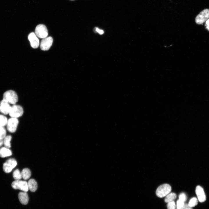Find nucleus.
Listing matches in <instances>:
<instances>
[{"mask_svg": "<svg viewBox=\"0 0 209 209\" xmlns=\"http://www.w3.org/2000/svg\"><path fill=\"white\" fill-rule=\"evenodd\" d=\"M23 112V109L21 106L14 105L11 106L9 114L11 118H17L21 116Z\"/></svg>", "mask_w": 209, "mask_h": 209, "instance_id": "6", "label": "nucleus"}, {"mask_svg": "<svg viewBox=\"0 0 209 209\" xmlns=\"http://www.w3.org/2000/svg\"><path fill=\"white\" fill-rule=\"evenodd\" d=\"M176 206L174 201L167 203V208L168 209H176Z\"/></svg>", "mask_w": 209, "mask_h": 209, "instance_id": "23", "label": "nucleus"}, {"mask_svg": "<svg viewBox=\"0 0 209 209\" xmlns=\"http://www.w3.org/2000/svg\"><path fill=\"white\" fill-rule=\"evenodd\" d=\"M18 198L20 203L23 205L27 204L29 201L28 195L26 192H20L18 194Z\"/></svg>", "mask_w": 209, "mask_h": 209, "instance_id": "13", "label": "nucleus"}, {"mask_svg": "<svg viewBox=\"0 0 209 209\" xmlns=\"http://www.w3.org/2000/svg\"><path fill=\"white\" fill-rule=\"evenodd\" d=\"M171 190V186L167 184H164L159 186L156 191V195L160 198L165 197L170 193Z\"/></svg>", "mask_w": 209, "mask_h": 209, "instance_id": "2", "label": "nucleus"}, {"mask_svg": "<svg viewBox=\"0 0 209 209\" xmlns=\"http://www.w3.org/2000/svg\"><path fill=\"white\" fill-rule=\"evenodd\" d=\"M21 173L22 178L24 180H27L29 179L31 174L30 171L28 168L23 169Z\"/></svg>", "mask_w": 209, "mask_h": 209, "instance_id": "16", "label": "nucleus"}, {"mask_svg": "<svg viewBox=\"0 0 209 209\" xmlns=\"http://www.w3.org/2000/svg\"><path fill=\"white\" fill-rule=\"evenodd\" d=\"M11 185L13 189L19 190L24 192H27L29 190L28 183L25 181L15 180L12 182Z\"/></svg>", "mask_w": 209, "mask_h": 209, "instance_id": "3", "label": "nucleus"}, {"mask_svg": "<svg viewBox=\"0 0 209 209\" xmlns=\"http://www.w3.org/2000/svg\"><path fill=\"white\" fill-rule=\"evenodd\" d=\"M17 163L14 158H10L4 163L3 166L4 171L6 173L10 172L17 165Z\"/></svg>", "mask_w": 209, "mask_h": 209, "instance_id": "5", "label": "nucleus"}, {"mask_svg": "<svg viewBox=\"0 0 209 209\" xmlns=\"http://www.w3.org/2000/svg\"><path fill=\"white\" fill-rule=\"evenodd\" d=\"M3 144V140L0 139V147Z\"/></svg>", "mask_w": 209, "mask_h": 209, "instance_id": "29", "label": "nucleus"}, {"mask_svg": "<svg viewBox=\"0 0 209 209\" xmlns=\"http://www.w3.org/2000/svg\"><path fill=\"white\" fill-rule=\"evenodd\" d=\"M181 209H192V207L190 206L188 204L184 203Z\"/></svg>", "mask_w": 209, "mask_h": 209, "instance_id": "26", "label": "nucleus"}, {"mask_svg": "<svg viewBox=\"0 0 209 209\" xmlns=\"http://www.w3.org/2000/svg\"><path fill=\"white\" fill-rule=\"evenodd\" d=\"M11 106L9 103L3 100L0 101V112L5 115L9 113Z\"/></svg>", "mask_w": 209, "mask_h": 209, "instance_id": "10", "label": "nucleus"}, {"mask_svg": "<svg viewBox=\"0 0 209 209\" xmlns=\"http://www.w3.org/2000/svg\"><path fill=\"white\" fill-rule=\"evenodd\" d=\"M179 199L184 202L187 199V197L184 193H181L179 196Z\"/></svg>", "mask_w": 209, "mask_h": 209, "instance_id": "25", "label": "nucleus"}, {"mask_svg": "<svg viewBox=\"0 0 209 209\" xmlns=\"http://www.w3.org/2000/svg\"><path fill=\"white\" fill-rule=\"evenodd\" d=\"M8 120L7 118L5 116L0 115V126L4 127L6 125Z\"/></svg>", "mask_w": 209, "mask_h": 209, "instance_id": "20", "label": "nucleus"}, {"mask_svg": "<svg viewBox=\"0 0 209 209\" xmlns=\"http://www.w3.org/2000/svg\"><path fill=\"white\" fill-rule=\"evenodd\" d=\"M184 202L179 199L177 200L176 202V209H181L183 207Z\"/></svg>", "mask_w": 209, "mask_h": 209, "instance_id": "24", "label": "nucleus"}, {"mask_svg": "<svg viewBox=\"0 0 209 209\" xmlns=\"http://www.w3.org/2000/svg\"><path fill=\"white\" fill-rule=\"evenodd\" d=\"M12 155V152L9 148L5 147H3L0 149V156L1 158H5L10 156Z\"/></svg>", "mask_w": 209, "mask_h": 209, "instance_id": "15", "label": "nucleus"}, {"mask_svg": "<svg viewBox=\"0 0 209 209\" xmlns=\"http://www.w3.org/2000/svg\"><path fill=\"white\" fill-rule=\"evenodd\" d=\"M53 41V39L51 37H47L42 39L40 45V48L43 51L48 50L52 46Z\"/></svg>", "mask_w": 209, "mask_h": 209, "instance_id": "9", "label": "nucleus"}, {"mask_svg": "<svg viewBox=\"0 0 209 209\" xmlns=\"http://www.w3.org/2000/svg\"><path fill=\"white\" fill-rule=\"evenodd\" d=\"M28 39L32 47L36 48L38 47L39 41L35 33L33 32L30 33L28 36Z\"/></svg>", "mask_w": 209, "mask_h": 209, "instance_id": "11", "label": "nucleus"}, {"mask_svg": "<svg viewBox=\"0 0 209 209\" xmlns=\"http://www.w3.org/2000/svg\"><path fill=\"white\" fill-rule=\"evenodd\" d=\"M198 202V199L195 197L191 198L189 201L188 205L191 207H194L196 206Z\"/></svg>", "mask_w": 209, "mask_h": 209, "instance_id": "21", "label": "nucleus"}, {"mask_svg": "<svg viewBox=\"0 0 209 209\" xmlns=\"http://www.w3.org/2000/svg\"><path fill=\"white\" fill-rule=\"evenodd\" d=\"M95 30L100 35H102L104 33V31L103 30L100 29L98 28H95Z\"/></svg>", "mask_w": 209, "mask_h": 209, "instance_id": "27", "label": "nucleus"}, {"mask_svg": "<svg viewBox=\"0 0 209 209\" xmlns=\"http://www.w3.org/2000/svg\"><path fill=\"white\" fill-rule=\"evenodd\" d=\"M28 185L29 190L31 192H35L37 188V184L34 179H30L28 181Z\"/></svg>", "mask_w": 209, "mask_h": 209, "instance_id": "14", "label": "nucleus"}, {"mask_svg": "<svg viewBox=\"0 0 209 209\" xmlns=\"http://www.w3.org/2000/svg\"><path fill=\"white\" fill-rule=\"evenodd\" d=\"M35 34L37 37L43 39L47 37L48 33L46 26L40 24L36 26L35 30Z\"/></svg>", "mask_w": 209, "mask_h": 209, "instance_id": "4", "label": "nucleus"}, {"mask_svg": "<svg viewBox=\"0 0 209 209\" xmlns=\"http://www.w3.org/2000/svg\"><path fill=\"white\" fill-rule=\"evenodd\" d=\"M209 19V9H206L201 12L196 17L195 22L198 24H201Z\"/></svg>", "mask_w": 209, "mask_h": 209, "instance_id": "7", "label": "nucleus"}, {"mask_svg": "<svg viewBox=\"0 0 209 209\" xmlns=\"http://www.w3.org/2000/svg\"><path fill=\"white\" fill-rule=\"evenodd\" d=\"M3 100L9 104L15 105L18 101V97L16 93L12 90L6 91L3 96Z\"/></svg>", "mask_w": 209, "mask_h": 209, "instance_id": "1", "label": "nucleus"}, {"mask_svg": "<svg viewBox=\"0 0 209 209\" xmlns=\"http://www.w3.org/2000/svg\"><path fill=\"white\" fill-rule=\"evenodd\" d=\"M176 198V194L174 192L170 193L167 194L165 199V201L167 203L174 201Z\"/></svg>", "mask_w": 209, "mask_h": 209, "instance_id": "17", "label": "nucleus"}, {"mask_svg": "<svg viewBox=\"0 0 209 209\" xmlns=\"http://www.w3.org/2000/svg\"><path fill=\"white\" fill-rule=\"evenodd\" d=\"M205 26L206 28L209 31V19L206 21Z\"/></svg>", "mask_w": 209, "mask_h": 209, "instance_id": "28", "label": "nucleus"}, {"mask_svg": "<svg viewBox=\"0 0 209 209\" xmlns=\"http://www.w3.org/2000/svg\"><path fill=\"white\" fill-rule=\"evenodd\" d=\"M19 120L17 118H11L8 120L7 124V128L8 130L10 132H15L16 130Z\"/></svg>", "mask_w": 209, "mask_h": 209, "instance_id": "8", "label": "nucleus"}, {"mask_svg": "<svg viewBox=\"0 0 209 209\" xmlns=\"http://www.w3.org/2000/svg\"><path fill=\"white\" fill-rule=\"evenodd\" d=\"M6 136V130L3 127L0 126V139L3 140Z\"/></svg>", "mask_w": 209, "mask_h": 209, "instance_id": "22", "label": "nucleus"}, {"mask_svg": "<svg viewBox=\"0 0 209 209\" xmlns=\"http://www.w3.org/2000/svg\"><path fill=\"white\" fill-rule=\"evenodd\" d=\"M71 0V1H74V0Z\"/></svg>", "mask_w": 209, "mask_h": 209, "instance_id": "30", "label": "nucleus"}, {"mask_svg": "<svg viewBox=\"0 0 209 209\" xmlns=\"http://www.w3.org/2000/svg\"><path fill=\"white\" fill-rule=\"evenodd\" d=\"M13 177L15 180H20L22 178L21 173L18 169L15 170L13 172Z\"/></svg>", "mask_w": 209, "mask_h": 209, "instance_id": "19", "label": "nucleus"}, {"mask_svg": "<svg viewBox=\"0 0 209 209\" xmlns=\"http://www.w3.org/2000/svg\"><path fill=\"white\" fill-rule=\"evenodd\" d=\"M195 192L198 200L201 202L205 201L206 196L203 188L200 186H197L196 188Z\"/></svg>", "mask_w": 209, "mask_h": 209, "instance_id": "12", "label": "nucleus"}, {"mask_svg": "<svg viewBox=\"0 0 209 209\" xmlns=\"http://www.w3.org/2000/svg\"><path fill=\"white\" fill-rule=\"evenodd\" d=\"M12 138V136L10 135L6 136L4 138L3 140V144L5 147L10 148L11 147L10 141Z\"/></svg>", "mask_w": 209, "mask_h": 209, "instance_id": "18", "label": "nucleus"}]
</instances>
